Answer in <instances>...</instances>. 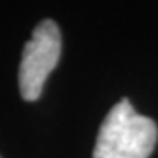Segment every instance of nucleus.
I'll list each match as a JSON object with an SVG mask.
<instances>
[{"label":"nucleus","mask_w":158,"mask_h":158,"mask_svg":"<svg viewBox=\"0 0 158 158\" xmlns=\"http://www.w3.org/2000/svg\"><path fill=\"white\" fill-rule=\"evenodd\" d=\"M62 53V35L55 21L44 19L34 28L32 39L23 48L19 63V93L27 102L37 100L51 70Z\"/></svg>","instance_id":"2"},{"label":"nucleus","mask_w":158,"mask_h":158,"mask_svg":"<svg viewBox=\"0 0 158 158\" xmlns=\"http://www.w3.org/2000/svg\"><path fill=\"white\" fill-rule=\"evenodd\" d=\"M156 137L155 121L137 114L128 98H121L102 121L93 158H149Z\"/></svg>","instance_id":"1"}]
</instances>
